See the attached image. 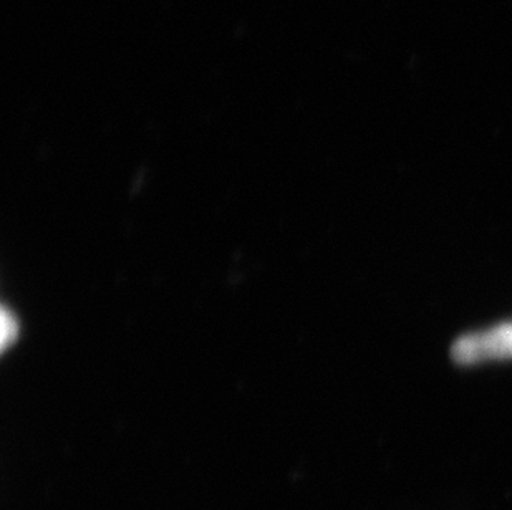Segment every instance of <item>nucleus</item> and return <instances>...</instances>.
<instances>
[{"mask_svg":"<svg viewBox=\"0 0 512 510\" xmlns=\"http://www.w3.org/2000/svg\"><path fill=\"white\" fill-rule=\"evenodd\" d=\"M451 355L458 363H479L486 360L512 358V323L469 333L456 340Z\"/></svg>","mask_w":512,"mask_h":510,"instance_id":"1","label":"nucleus"},{"mask_svg":"<svg viewBox=\"0 0 512 510\" xmlns=\"http://www.w3.org/2000/svg\"><path fill=\"white\" fill-rule=\"evenodd\" d=\"M0 333H2V348H9L10 343L17 337V322L14 315L9 310L2 312V323H0Z\"/></svg>","mask_w":512,"mask_h":510,"instance_id":"2","label":"nucleus"}]
</instances>
